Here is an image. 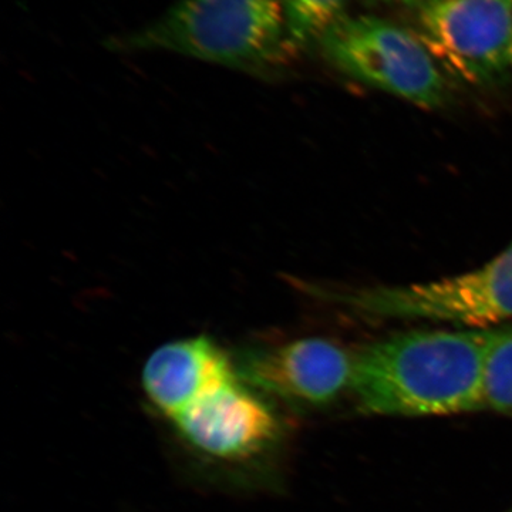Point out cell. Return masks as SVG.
<instances>
[{"mask_svg":"<svg viewBox=\"0 0 512 512\" xmlns=\"http://www.w3.org/2000/svg\"><path fill=\"white\" fill-rule=\"evenodd\" d=\"M512 326L412 332L355 353L350 392L379 416H450L484 410L488 356Z\"/></svg>","mask_w":512,"mask_h":512,"instance_id":"obj_1","label":"cell"},{"mask_svg":"<svg viewBox=\"0 0 512 512\" xmlns=\"http://www.w3.org/2000/svg\"><path fill=\"white\" fill-rule=\"evenodd\" d=\"M114 52H171L249 76H274L299 50L284 0H178L143 28L113 37Z\"/></svg>","mask_w":512,"mask_h":512,"instance_id":"obj_2","label":"cell"},{"mask_svg":"<svg viewBox=\"0 0 512 512\" xmlns=\"http://www.w3.org/2000/svg\"><path fill=\"white\" fill-rule=\"evenodd\" d=\"M306 291L369 318L493 328L512 319V245L474 271L437 281L343 289L309 285Z\"/></svg>","mask_w":512,"mask_h":512,"instance_id":"obj_3","label":"cell"},{"mask_svg":"<svg viewBox=\"0 0 512 512\" xmlns=\"http://www.w3.org/2000/svg\"><path fill=\"white\" fill-rule=\"evenodd\" d=\"M323 55L357 82L434 110L447 99L441 66L423 42L375 16L340 19L319 40Z\"/></svg>","mask_w":512,"mask_h":512,"instance_id":"obj_4","label":"cell"},{"mask_svg":"<svg viewBox=\"0 0 512 512\" xmlns=\"http://www.w3.org/2000/svg\"><path fill=\"white\" fill-rule=\"evenodd\" d=\"M417 37L448 73L484 86L512 79V0H424Z\"/></svg>","mask_w":512,"mask_h":512,"instance_id":"obj_5","label":"cell"},{"mask_svg":"<svg viewBox=\"0 0 512 512\" xmlns=\"http://www.w3.org/2000/svg\"><path fill=\"white\" fill-rule=\"evenodd\" d=\"M170 421L201 453L225 461L261 456L281 434L274 410L242 375L212 387Z\"/></svg>","mask_w":512,"mask_h":512,"instance_id":"obj_6","label":"cell"},{"mask_svg":"<svg viewBox=\"0 0 512 512\" xmlns=\"http://www.w3.org/2000/svg\"><path fill=\"white\" fill-rule=\"evenodd\" d=\"M239 372L259 392L289 403L323 406L352 387L355 353L323 338L245 350Z\"/></svg>","mask_w":512,"mask_h":512,"instance_id":"obj_7","label":"cell"},{"mask_svg":"<svg viewBox=\"0 0 512 512\" xmlns=\"http://www.w3.org/2000/svg\"><path fill=\"white\" fill-rule=\"evenodd\" d=\"M241 375L237 360L208 336L165 343L144 365L143 387L150 402L173 420L192 402Z\"/></svg>","mask_w":512,"mask_h":512,"instance_id":"obj_8","label":"cell"},{"mask_svg":"<svg viewBox=\"0 0 512 512\" xmlns=\"http://www.w3.org/2000/svg\"><path fill=\"white\" fill-rule=\"evenodd\" d=\"M350 0H284L289 33L296 49L319 43L322 36L345 18Z\"/></svg>","mask_w":512,"mask_h":512,"instance_id":"obj_9","label":"cell"},{"mask_svg":"<svg viewBox=\"0 0 512 512\" xmlns=\"http://www.w3.org/2000/svg\"><path fill=\"white\" fill-rule=\"evenodd\" d=\"M484 409L512 417V329L495 343L484 370Z\"/></svg>","mask_w":512,"mask_h":512,"instance_id":"obj_10","label":"cell"},{"mask_svg":"<svg viewBox=\"0 0 512 512\" xmlns=\"http://www.w3.org/2000/svg\"><path fill=\"white\" fill-rule=\"evenodd\" d=\"M363 2L375 6H407V8L417 9L424 0H363Z\"/></svg>","mask_w":512,"mask_h":512,"instance_id":"obj_11","label":"cell"}]
</instances>
